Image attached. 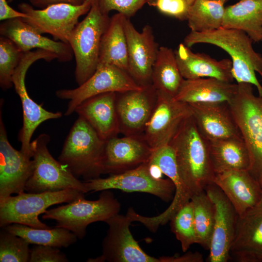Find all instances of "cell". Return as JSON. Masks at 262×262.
Here are the masks:
<instances>
[{
  "label": "cell",
  "instance_id": "6da1fadb",
  "mask_svg": "<svg viewBox=\"0 0 262 262\" xmlns=\"http://www.w3.org/2000/svg\"><path fill=\"white\" fill-rule=\"evenodd\" d=\"M253 42L243 31L221 27L205 32L191 31L183 44L189 48L199 43L209 44L226 51L231 57L234 80L237 83L252 84L262 97V85L256 75V72L262 73V55L254 50Z\"/></svg>",
  "mask_w": 262,
  "mask_h": 262
},
{
  "label": "cell",
  "instance_id": "7a4b0ae2",
  "mask_svg": "<svg viewBox=\"0 0 262 262\" xmlns=\"http://www.w3.org/2000/svg\"><path fill=\"white\" fill-rule=\"evenodd\" d=\"M169 145L180 174L193 195L213 183L215 173L209 142L199 131L192 116L183 122Z\"/></svg>",
  "mask_w": 262,
  "mask_h": 262
},
{
  "label": "cell",
  "instance_id": "3957f363",
  "mask_svg": "<svg viewBox=\"0 0 262 262\" xmlns=\"http://www.w3.org/2000/svg\"><path fill=\"white\" fill-rule=\"evenodd\" d=\"M106 141L78 116L64 142L58 161L77 178L84 181L104 174L103 159Z\"/></svg>",
  "mask_w": 262,
  "mask_h": 262
},
{
  "label": "cell",
  "instance_id": "277c9868",
  "mask_svg": "<svg viewBox=\"0 0 262 262\" xmlns=\"http://www.w3.org/2000/svg\"><path fill=\"white\" fill-rule=\"evenodd\" d=\"M119 202L110 190L102 191L98 199L86 200L82 195L67 204L48 210L42 215L44 220L56 221L55 227L66 229L78 239H83L90 224L102 221L119 213Z\"/></svg>",
  "mask_w": 262,
  "mask_h": 262
},
{
  "label": "cell",
  "instance_id": "5b68a950",
  "mask_svg": "<svg viewBox=\"0 0 262 262\" xmlns=\"http://www.w3.org/2000/svg\"><path fill=\"white\" fill-rule=\"evenodd\" d=\"M110 17L93 1L85 17L79 22L68 40L75 59V78L78 85L89 79L98 65L102 37Z\"/></svg>",
  "mask_w": 262,
  "mask_h": 262
},
{
  "label": "cell",
  "instance_id": "8992f818",
  "mask_svg": "<svg viewBox=\"0 0 262 262\" xmlns=\"http://www.w3.org/2000/svg\"><path fill=\"white\" fill-rule=\"evenodd\" d=\"M50 139L49 135L42 133L31 142L33 171L25 191L41 193L74 189L87 193L84 181L51 155L48 148Z\"/></svg>",
  "mask_w": 262,
  "mask_h": 262
},
{
  "label": "cell",
  "instance_id": "52a82bcc",
  "mask_svg": "<svg viewBox=\"0 0 262 262\" xmlns=\"http://www.w3.org/2000/svg\"><path fill=\"white\" fill-rule=\"evenodd\" d=\"M237 83L229 105L250 155L249 172L257 178L262 171V97L254 94L252 84Z\"/></svg>",
  "mask_w": 262,
  "mask_h": 262
},
{
  "label": "cell",
  "instance_id": "ba28073f",
  "mask_svg": "<svg viewBox=\"0 0 262 262\" xmlns=\"http://www.w3.org/2000/svg\"><path fill=\"white\" fill-rule=\"evenodd\" d=\"M84 193L74 189L54 192L25 193L10 196L0 201V227L13 223L38 229L50 227L41 221L39 215L49 207L68 203Z\"/></svg>",
  "mask_w": 262,
  "mask_h": 262
},
{
  "label": "cell",
  "instance_id": "9c48e42d",
  "mask_svg": "<svg viewBox=\"0 0 262 262\" xmlns=\"http://www.w3.org/2000/svg\"><path fill=\"white\" fill-rule=\"evenodd\" d=\"M55 59L57 56L55 54L44 49H37L24 52L12 77L13 86L20 99L23 113V124L17 139L21 144L20 150L31 158V139L35 130L47 120L62 117V113L47 111L30 97L25 84L26 75L29 67L35 62L41 59L50 62Z\"/></svg>",
  "mask_w": 262,
  "mask_h": 262
},
{
  "label": "cell",
  "instance_id": "30bf717a",
  "mask_svg": "<svg viewBox=\"0 0 262 262\" xmlns=\"http://www.w3.org/2000/svg\"><path fill=\"white\" fill-rule=\"evenodd\" d=\"M93 1L85 0L79 5L66 3L49 5L35 9L27 3L18 5L20 11L27 15L22 18L41 34L49 33L56 40L68 43L80 16L87 13Z\"/></svg>",
  "mask_w": 262,
  "mask_h": 262
},
{
  "label": "cell",
  "instance_id": "8fae6325",
  "mask_svg": "<svg viewBox=\"0 0 262 262\" xmlns=\"http://www.w3.org/2000/svg\"><path fill=\"white\" fill-rule=\"evenodd\" d=\"M131 76L119 67L108 64L98 65L94 74L78 87L56 91L57 98L68 100L65 115L69 116L82 102L94 96L106 93H123L141 89Z\"/></svg>",
  "mask_w": 262,
  "mask_h": 262
},
{
  "label": "cell",
  "instance_id": "7c38bea8",
  "mask_svg": "<svg viewBox=\"0 0 262 262\" xmlns=\"http://www.w3.org/2000/svg\"><path fill=\"white\" fill-rule=\"evenodd\" d=\"M155 104L142 136L155 150L169 145L183 122L192 115L188 104L157 91Z\"/></svg>",
  "mask_w": 262,
  "mask_h": 262
},
{
  "label": "cell",
  "instance_id": "4fadbf2b",
  "mask_svg": "<svg viewBox=\"0 0 262 262\" xmlns=\"http://www.w3.org/2000/svg\"><path fill=\"white\" fill-rule=\"evenodd\" d=\"M87 192L117 189L153 195L168 202L172 199L175 187L168 178L156 179L150 173L147 163L124 172L84 181Z\"/></svg>",
  "mask_w": 262,
  "mask_h": 262
},
{
  "label": "cell",
  "instance_id": "5bb4252c",
  "mask_svg": "<svg viewBox=\"0 0 262 262\" xmlns=\"http://www.w3.org/2000/svg\"><path fill=\"white\" fill-rule=\"evenodd\" d=\"M108 225L102 243V254L88 262H162L147 254L133 238L130 229L132 222L126 215L117 213L105 222Z\"/></svg>",
  "mask_w": 262,
  "mask_h": 262
},
{
  "label": "cell",
  "instance_id": "9a60e30c",
  "mask_svg": "<svg viewBox=\"0 0 262 262\" xmlns=\"http://www.w3.org/2000/svg\"><path fill=\"white\" fill-rule=\"evenodd\" d=\"M148 162L158 165L163 174L173 183L175 191L172 201L164 212L157 216H144L134 210L131 212L130 217L132 221L140 222L149 230L155 232L160 226L166 224L183 206L190 201L193 195L180 174L174 150L169 145L154 150Z\"/></svg>",
  "mask_w": 262,
  "mask_h": 262
},
{
  "label": "cell",
  "instance_id": "2e32d148",
  "mask_svg": "<svg viewBox=\"0 0 262 262\" xmlns=\"http://www.w3.org/2000/svg\"><path fill=\"white\" fill-rule=\"evenodd\" d=\"M3 99L0 103V201L12 194L25 191L33 171V160L9 142L2 116Z\"/></svg>",
  "mask_w": 262,
  "mask_h": 262
},
{
  "label": "cell",
  "instance_id": "e0dca14e",
  "mask_svg": "<svg viewBox=\"0 0 262 262\" xmlns=\"http://www.w3.org/2000/svg\"><path fill=\"white\" fill-rule=\"evenodd\" d=\"M124 29L128 45V73L142 87L152 85L153 66L159 48L151 27L146 25L138 32L126 17Z\"/></svg>",
  "mask_w": 262,
  "mask_h": 262
},
{
  "label": "cell",
  "instance_id": "ac0fdd59",
  "mask_svg": "<svg viewBox=\"0 0 262 262\" xmlns=\"http://www.w3.org/2000/svg\"><path fill=\"white\" fill-rule=\"evenodd\" d=\"M205 191L215 207L214 227L208 260L210 262H226L229 259L238 214L215 184L207 185Z\"/></svg>",
  "mask_w": 262,
  "mask_h": 262
},
{
  "label": "cell",
  "instance_id": "d6986e66",
  "mask_svg": "<svg viewBox=\"0 0 262 262\" xmlns=\"http://www.w3.org/2000/svg\"><path fill=\"white\" fill-rule=\"evenodd\" d=\"M156 98V90L152 85L117 93L115 106L120 132L125 136L142 135Z\"/></svg>",
  "mask_w": 262,
  "mask_h": 262
},
{
  "label": "cell",
  "instance_id": "ffe728a7",
  "mask_svg": "<svg viewBox=\"0 0 262 262\" xmlns=\"http://www.w3.org/2000/svg\"><path fill=\"white\" fill-rule=\"evenodd\" d=\"M153 151L141 135L114 137L106 141L103 173H120L147 163Z\"/></svg>",
  "mask_w": 262,
  "mask_h": 262
},
{
  "label": "cell",
  "instance_id": "44dd1931",
  "mask_svg": "<svg viewBox=\"0 0 262 262\" xmlns=\"http://www.w3.org/2000/svg\"><path fill=\"white\" fill-rule=\"evenodd\" d=\"M189 105L197 129L208 142L242 138L228 103Z\"/></svg>",
  "mask_w": 262,
  "mask_h": 262
},
{
  "label": "cell",
  "instance_id": "7402d4cb",
  "mask_svg": "<svg viewBox=\"0 0 262 262\" xmlns=\"http://www.w3.org/2000/svg\"><path fill=\"white\" fill-rule=\"evenodd\" d=\"M230 258L239 262H262V204L238 215Z\"/></svg>",
  "mask_w": 262,
  "mask_h": 262
},
{
  "label": "cell",
  "instance_id": "603a6c76",
  "mask_svg": "<svg viewBox=\"0 0 262 262\" xmlns=\"http://www.w3.org/2000/svg\"><path fill=\"white\" fill-rule=\"evenodd\" d=\"M0 33L12 40L23 52L34 49L46 50L55 54L57 59L62 62L70 61L74 56L68 43L42 35L20 17L3 21Z\"/></svg>",
  "mask_w": 262,
  "mask_h": 262
},
{
  "label": "cell",
  "instance_id": "cb8c5ba5",
  "mask_svg": "<svg viewBox=\"0 0 262 262\" xmlns=\"http://www.w3.org/2000/svg\"><path fill=\"white\" fill-rule=\"evenodd\" d=\"M213 183L222 191L239 216L260 203L259 182L249 171L232 170L216 174Z\"/></svg>",
  "mask_w": 262,
  "mask_h": 262
},
{
  "label": "cell",
  "instance_id": "d4e9b609",
  "mask_svg": "<svg viewBox=\"0 0 262 262\" xmlns=\"http://www.w3.org/2000/svg\"><path fill=\"white\" fill-rule=\"evenodd\" d=\"M180 71L184 79L213 78L232 82V62L217 60L205 53H195L183 43L174 51Z\"/></svg>",
  "mask_w": 262,
  "mask_h": 262
},
{
  "label": "cell",
  "instance_id": "484cf974",
  "mask_svg": "<svg viewBox=\"0 0 262 262\" xmlns=\"http://www.w3.org/2000/svg\"><path fill=\"white\" fill-rule=\"evenodd\" d=\"M116 94L106 93L89 98L74 111L105 141L120 132L115 106Z\"/></svg>",
  "mask_w": 262,
  "mask_h": 262
},
{
  "label": "cell",
  "instance_id": "4316f807",
  "mask_svg": "<svg viewBox=\"0 0 262 262\" xmlns=\"http://www.w3.org/2000/svg\"><path fill=\"white\" fill-rule=\"evenodd\" d=\"M237 83L213 78L184 79L174 98L180 101L196 103H229L237 89Z\"/></svg>",
  "mask_w": 262,
  "mask_h": 262
},
{
  "label": "cell",
  "instance_id": "83f0119b",
  "mask_svg": "<svg viewBox=\"0 0 262 262\" xmlns=\"http://www.w3.org/2000/svg\"><path fill=\"white\" fill-rule=\"evenodd\" d=\"M222 27L246 33L253 42L262 40V0H239L225 9Z\"/></svg>",
  "mask_w": 262,
  "mask_h": 262
},
{
  "label": "cell",
  "instance_id": "f1b7e54d",
  "mask_svg": "<svg viewBox=\"0 0 262 262\" xmlns=\"http://www.w3.org/2000/svg\"><path fill=\"white\" fill-rule=\"evenodd\" d=\"M208 142L215 174L232 170L250 171L251 157L242 138Z\"/></svg>",
  "mask_w": 262,
  "mask_h": 262
},
{
  "label": "cell",
  "instance_id": "f546056e",
  "mask_svg": "<svg viewBox=\"0 0 262 262\" xmlns=\"http://www.w3.org/2000/svg\"><path fill=\"white\" fill-rule=\"evenodd\" d=\"M126 17L118 13L110 18L101 41L98 65H113L127 72L128 45L124 29Z\"/></svg>",
  "mask_w": 262,
  "mask_h": 262
},
{
  "label": "cell",
  "instance_id": "4dcf8cb0",
  "mask_svg": "<svg viewBox=\"0 0 262 262\" xmlns=\"http://www.w3.org/2000/svg\"><path fill=\"white\" fill-rule=\"evenodd\" d=\"M184 80L174 51L166 47H160L153 66L152 85L156 90L175 97Z\"/></svg>",
  "mask_w": 262,
  "mask_h": 262
},
{
  "label": "cell",
  "instance_id": "1f68e13d",
  "mask_svg": "<svg viewBox=\"0 0 262 262\" xmlns=\"http://www.w3.org/2000/svg\"><path fill=\"white\" fill-rule=\"evenodd\" d=\"M2 229L24 239L30 244L48 246L59 248L69 247L75 244L78 239L73 232L61 227L38 229L13 223Z\"/></svg>",
  "mask_w": 262,
  "mask_h": 262
},
{
  "label": "cell",
  "instance_id": "d6a6232c",
  "mask_svg": "<svg viewBox=\"0 0 262 262\" xmlns=\"http://www.w3.org/2000/svg\"><path fill=\"white\" fill-rule=\"evenodd\" d=\"M224 4L210 0H195L190 6L187 21L192 31L205 32L222 27Z\"/></svg>",
  "mask_w": 262,
  "mask_h": 262
},
{
  "label": "cell",
  "instance_id": "836d02e7",
  "mask_svg": "<svg viewBox=\"0 0 262 262\" xmlns=\"http://www.w3.org/2000/svg\"><path fill=\"white\" fill-rule=\"evenodd\" d=\"M197 244L209 250L214 227V205L204 191L191 197Z\"/></svg>",
  "mask_w": 262,
  "mask_h": 262
},
{
  "label": "cell",
  "instance_id": "e575fe53",
  "mask_svg": "<svg viewBox=\"0 0 262 262\" xmlns=\"http://www.w3.org/2000/svg\"><path fill=\"white\" fill-rule=\"evenodd\" d=\"M172 231L186 252L191 246L197 244L193 206L190 200L183 206L170 219Z\"/></svg>",
  "mask_w": 262,
  "mask_h": 262
},
{
  "label": "cell",
  "instance_id": "d590c367",
  "mask_svg": "<svg viewBox=\"0 0 262 262\" xmlns=\"http://www.w3.org/2000/svg\"><path fill=\"white\" fill-rule=\"evenodd\" d=\"M24 52L9 38L0 37V86L3 90L13 86L12 77Z\"/></svg>",
  "mask_w": 262,
  "mask_h": 262
},
{
  "label": "cell",
  "instance_id": "8d00e7d4",
  "mask_svg": "<svg viewBox=\"0 0 262 262\" xmlns=\"http://www.w3.org/2000/svg\"><path fill=\"white\" fill-rule=\"evenodd\" d=\"M1 229L0 232V262H29L30 244L24 239Z\"/></svg>",
  "mask_w": 262,
  "mask_h": 262
},
{
  "label": "cell",
  "instance_id": "74e56055",
  "mask_svg": "<svg viewBox=\"0 0 262 262\" xmlns=\"http://www.w3.org/2000/svg\"><path fill=\"white\" fill-rule=\"evenodd\" d=\"M100 11L109 15L113 10L130 18L134 16L148 0H94Z\"/></svg>",
  "mask_w": 262,
  "mask_h": 262
},
{
  "label": "cell",
  "instance_id": "f35d334b",
  "mask_svg": "<svg viewBox=\"0 0 262 262\" xmlns=\"http://www.w3.org/2000/svg\"><path fill=\"white\" fill-rule=\"evenodd\" d=\"M66 256L59 248L35 245L30 249L29 262H68Z\"/></svg>",
  "mask_w": 262,
  "mask_h": 262
},
{
  "label": "cell",
  "instance_id": "ab89813d",
  "mask_svg": "<svg viewBox=\"0 0 262 262\" xmlns=\"http://www.w3.org/2000/svg\"><path fill=\"white\" fill-rule=\"evenodd\" d=\"M155 7L164 15L184 20L187 19L190 5L185 0H157Z\"/></svg>",
  "mask_w": 262,
  "mask_h": 262
},
{
  "label": "cell",
  "instance_id": "60d3db41",
  "mask_svg": "<svg viewBox=\"0 0 262 262\" xmlns=\"http://www.w3.org/2000/svg\"><path fill=\"white\" fill-rule=\"evenodd\" d=\"M27 15L12 8L6 0H0V20L2 21L16 18H24Z\"/></svg>",
  "mask_w": 262,
  "mask_h": 262
},
{
  "label": "cell",
  "instance_id": "b9f144b4",
  "mask_svg": "<svg viewBox=\"0 0 262 262\" xmlns=\"http://www.w3.org/2000/svg\"><path fill=\"white\" fill-rule=\"evenodd\" d=\"M164 262H203L202 255L198 252H188L181 256H164Z\"/></svg>",
  "mask_w": 262,
  "mask_h": 262
},
{
  "label": "cell",
  "instance_id": "7bdbcfd3",
  "mask_svg": "<svg viewBox=\"0 0 262 262\" xmlns=\"http://www.w3.org/2000/svg\"><path fill=\"white\" fill-rule=\"evenodd\" d=\"M31 4L35 7L44 8L49 5L58 3H66L74 5L82 4L85 0H29Z\"/></svg>",
  "mask_w": 262,
  "mask_h": 262
},
{
  "label": "cell",
  "instance_id": "ee69618b",
  "mask_svg": "<svg viewBox=\"0 0 262 262\" xmlns=\"http://www.w3.org/2000/svg\"><path fill=\"white\" fill-rule=\"evenodd\" d=\"M257 179L258 180V181L259 182V183L260 186L261 193V200H260V203L262 204V171L259 174Z\"/></svg>",
  "mask_w": 262,
  "mask_h": 262
},
{
  "label": "cell",
  "instance_id": "f6af8a7d",
  "mask_svg": "<svg viewBox=\"0 0 262 262\" xmlns=\"http://www.w3.org/2000/svg\"><path fill=\"white\" fill-rule=\"evenodd\" d=\"M157 0H148L147 4L150 6L155 7Z\"/></svg>",
  "mask_w": 262,
  "mask_h": 262
},
{
  "label": "cell",
  "instance_id": "bcb514c9",
  "mask_svg": "<svg viewBox=\"0 0 262 262\" xmlns=\"http://www.w3.org/2000/svg\"><path fill=\"white\" fill-rule=\"evenodd\" d=\"M210 0L219 2H221L224 4L227 0Z\"/></svg>",
  "mask_w": 262,
  "mask_h": 262
},
{
  "label": "cell",
  "instance_id": "7dc6e473",
  "mask_svg": "<svg viewBox=\"0 0 262 262\" xmlns=\"http://www.w3.org/2000/svg\"><path fill=\"white\" fill-rule=\"evenodd\" d=\"M185 0L190 6L195 0Z\"/></svg>",
  "mask_w": 262,
  "mask_h": 262
},
{
  "label": "cell",
  "instance_id": "c3c4849f",
  "mask_svg": "<svg viewBox=\"0 0 262 262\" xmlns=\"http://www.w3.org/2000/svg\"><path fill=\"white\" fill-rule=\"evenodd\" d=\"M14 0H8V1L9 2H12L13 1H14Z\"/></svg>",
  "mask_w": 262,
  "mask_h": 262
},
{
  "label": "cell",
  "instance_id": "681fc988",
  "mask_svg": "<svg viewBox=\"0 0 262 262\" xmlns=\"http://www.w3.org/2000/svg\"><path fill=\"white\" fill-rule=\"evenodd\" d=\"M262 78V73L260 74Z\"/></svg>",
  "mask_w": 262,
  "mask_h": 262
},
{
  "label": "cell",
  "instance_id": "f907efd6",
  "mask_svg": "<svg viewBox=\"0 0 262 262\" xmlns=\"http://www.w3.org/2000/svg\"><path fill=\"white\" fill-rule=\"evenodd\" d=\"M93 1H94V0H92Z\"/></svg>",
  "mask_w": 262,
  "mask_h": 262
},
{
  "label": "cell",
  "instance_id": "816d5d0a",
  "mask_svg": "<svg viewBox=\"0 0 262 262\" xmlns=\"http://www.w3.org/2000/svg\"></svg>",
  "mask_w": 262,
  "mask_h": 262
}]
</instances>
